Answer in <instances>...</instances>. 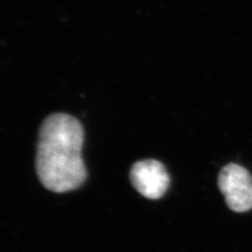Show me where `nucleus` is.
Listing matches in <instances>:
<instances>
[{"label":"nucleus","instance_id":"2","mask_svg":"<svg viewBox=\"0 0 252 252\" xmlns=\"http://www.w3.org/2000/svg\"><path fill=\"white\" fill-rule=\"evenodd\" d=\"M219 188L231 210L246 212L252 209V177L241 165L231 163L220 170Z\"/></svg>","mask_w":252,"mask_h":252},{"label":"nucleus","instance_id":"1","mask_svg":"<svg viewBox=\"0 0 252 252\" xmlns=\"http://www.w3.org/2000/svg\"><path fill=\"white\" fill-rule=\"evenodd\" d=\"M83 142V126L73 116L57 113L45 118L39 130L36 170L46 189L63 193L85 182Z\"/></svg>","mask_w":252,"mask_h":252},{"label":"nucleus","instance_id":"3","mask_svg":"<svg viewBox=\"0 0 252 252\" xmlns=\"http://www.w3.org/2000/svg\"><path fill=\"white\" fill-rule=\"evenodd\" d=\"M133 188L144 198L158 200L166 193L169 187V175L164 165L154 159L138 161L129 172Z\"/></svg>","mask_w":252,"mask_h":252}]
</instances>
